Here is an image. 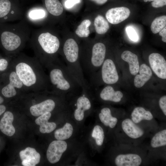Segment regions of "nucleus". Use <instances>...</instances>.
Wrapping results in <instances>:
<instances>
[{
  "instance_id": "nucleus-28",
  "label": "nucleus",
  "mask_w": 166,
  "mask_h": 166,
  "mask_svg": "<svg viewBox=\"0 0 166 166\" xmlns=\"http://www.w3.org/2000/svg\"><path fill=\"white\" fill-rule=\"evenodd\" d=\"M166 145V130L164 129L156 133L152 137L151 145L153 148L165 146Z\"/></svg>"
},
{
  "instance_id": "nucleus-17",
  "label": "nucleus",
  "mask_w": 166,
  "mask_h": 166,
  "mask_svg": "<svg viewBox=\"0 0 166 166\" xmlns=\"http://www.w3.org/2000/svg\"><path fill=\"white\" fill-rule=\"evenodd\" d=\"M115 162L117 166H139L142 163V159L136 154H120L116 157Z\"/></svg>"
},
{
  "instance_id": "nucleus-20",
  "label": "nucleus",
  "mask_w": 166,
  "mask_h": 166,
  "mask_svg": "<svg viewBox=\"0 0 166 166\" xmlns=\"http://www.w3.org/2000/svg\"><path fill=\"white\" fill-rule=\"evenodd\" d=\"M138 72L140 74L135 77L134 84L135 87L139 88L143 86L150 79L152 73L150 67L144 64L139 66Z\"/></svg>"
},
{
  "instance_id": "nucleus-34",
  "label": "nucleus",
  "mask_w": 166,
  "mask_h": 166,
  "mask_svg": "<svg viewBox=\"0 0 166 166\" xmlns=\"http://www.w3.org/2000/svg\"><path fill=\"white\" fill-rule=\"evenodd\" d=\"M160 107L164 114L166 115V96H164L161 97L159 101Z\"/></svg>"
},
{
  "instance_id": "nucleus-14",
  "label": "nucleus",
  "mask_w": 166,
  "mask_h": 166,
  "mask_svg": "<svg viewBox=\"0 0 166 166\" xmlns=\"http://www.w3.org/2000/svg\"><path fill=\"white\" fill-rule=\"evenodd\" d=\"M22 164L24 166H35L40 161L41 156L34 148L28 147L19 152Z\"/></svg>"
},
{
  "instance_id": "nucleus-15",
  "label": "nucleus",
  "mask_w": 166,
  "mask_h": 166,
  "mask_svg": "<svg viewBox=\"0 0 166 166\" xmlns=\"http://www.w3.org/2000/svg\"><path fill=\"white\" fill-rule=\"evenodd\" d=\"M47 15L46 11L43 8L35 7L25 13L24 18L28 22L39 25L47 18Z\"/></svg>"
},
{
  "instance_id": "nucleus-40",
  "label": "nucleus",
  "mask_w": 166,
  "mask_h": 166,
  "mask_svg": "<svg viewBox=\"0 0 166 166\" xmlns=\"http://www.w3.org/2000/svg\"><path fill=\"white\" fill-rule=\"evenodd\" d=\"M4 101V98L1 95H0V105L2 104Z\"/></svg>"
},
{
  "instance_id": "nucleus-2",
  "label": "nucleus",
  "mask_w": 166,
  "mask_h": 166,
  "mask_svg": "<svg viewBox=\"0 0 166 166\" xmlns=\"http://www.w3.org/2000/svg\"><path fill=\"white\" fill-rule=\"evenodd\" d=\"M32 31L24 17L15 23L0 22V47L6 56L12 58L21 52Z\"/></svg>"
},
{
  "instance_id": "nucleus-11",
  "label": "nucleus",
  "mask_w": 166,
  "mask_h": 166,
  "mask_svg": "<svg viewBox=\"0 0 166 166\" xmlns=\"http://www.w3.org/2000/svg\"><path fill=\"white\" fill-rule=\"evenodd\" d=\"M151 67L159 78L166 79V61L163 56L157 53L150 54L148 57Z\"/></svg>"
},
{
  "instance_id": "nucleus-25",
  "label": "nucleus",
  "mask_w": 166,
  "mask_h": 166,
  "mask_svg": "<svg viewBox=\"0 0 166 166\" xmlns=\"http://www.w3.org/2000/svg\"><path fill=\"white\" fill-rule=\"evenodd\" d=\"M45 4L47 11L52 16H59L63 12V6L58 0H45Z\"/></svg>"
},
{
  "instance_id": "nucleus-33",
  "label": "nucleus",
  "mask_w": 166,
  "mask_h": 166,
  "mask_svg": "<svg viewBox=\"0 0 166 166\" xmlns=\"http://www.w3.org/2000/svg\"><path fill=\"white\" fill-rule=\"evenodd\" d=\"M126 31L129 38L132 41L136 42L138 40V34L133 28L131 26H128L126 28Z\"/></svg>"
},
{
  "instance_id": "nucleus-3",
  "label": "nucleus",
  "mask_w": 166,
  "mask_h": 166,
  "mask_svg": "<svg viewBox=\"0 0 166 166\" xmlns=\"http://www.w3.org/2000/svg\"><path fill=\"white\" fill-rule=\"evenodd\" d=\"M43 67L47 71L49 91L53 93L63 95L74 93L80 88L66 65L57 59L47 63Z\"/></svg>"
},
{
  "instance_id": "nucleus-5",
  "label": "nucleus",
  "mask_w": 166,
  "mask_h": 166,
  "mask_svg": "<svg viewBox=\"0 0 166 166\" xmlns=\"http://www.w3.org/2000/svg\"><path fill=\"white\" fill-rule=\"evenodd\" d=\"M2 84L0 85L2 95L6 98H11L26 93L24 87L14 69L10 64L8 69L2 74Z\"/></svg>"
},
{
  "instance_id": "nucleus-39",
  "label": "nucleus",
  "mask_w": 166,
  "mask_h": 166,
  "mask_svg": "<svg viewBox=\"0 0 166 166\" xmlns=\"http://www.w3.org/2000/svg\"><path fill=\"white\" fill-rule=\"evenodd\" d=\"M6 109V107L5 105H0V116L5 112Z\"/></svg>"
},
{
  "instance_id": "nucleus-23",
  "label": "nucleus",
  "mask_w": 166,
  "mask_h": 166,
  "mask_svg": "<svg viewBox=\"0 0 166 166\" xmlns=\"http://www.w3.org/2000/svg\"><path fill=\"white\" fill-rule=\"evenodd\" d=\"M153 118L152 113L142 107L135 108L131 114V120L136 124L139 123L143 120H151Z\"/></svg>"
},
{
  "instance_id": "nucleus-24",
  "label": "nucleus",
  "mask_w": 166,
  "mask_h": 166,
  "mask_svg": "<svg viewBox=\"0 0 166 166\" xmlns=\"http://www.w3.org/2000/svg\"><path fill=\"white\" fill-rule=\"evenodd\" d=\"M99 117L101 121L106 126L113 128L116 126L117 122V119L113 117L111 114L110 109L105 107L101 109Z\"/></svg>"
},
{
  "instance_id": "nucleus-31",
  "label": "nucleus",
  "mask_w": 166,
  "mask_h": 166,
  "mask_svg": "<svg viewBox=\"0 0 166 166\" xmlns=\"http://www.w3.org/2000/svg\"><path fill=\"white\" fill-rule=\"evenodd\" d=\"M92 136L95 139L97 145H101L104 141V134L102 127L99 125L95 126L93 130Z\"/></svg>"
},
{
  "instance_id": "nucleus-21",
  "label": "nucleus",
  "mask_w": 166,
  "mask_h": 166,
  "mask_svg": "<svg viewBox=\"0 0 166 166\" xmlns=\"http://www.w3.org/2000/svg\"><path fill=\"white\" fill-rule=\"evenodd\" d=\"M99 96L104 101L117 102L121 101L123 94L120 91H115L112 86L107 85L101 91Z\"/></svg>"
},
{
  "instance_id": "nucleus-26",
  "label": "nucleus",
  "mask_w": 166,
  "mask_h": 166,
  "mask_svg": "<svg viewBox=\"0 0 166 166\" xmlns=\"http://www.w3.org/2000/svg\"><path fill=\"white\" fill-rule=\"evenodd\" d=\"M73 132V128L72 125L66 123L64 126L56 130L54 133V137L57 140H64L69 138Z\"/></svg>"
},
{
  "instance_id": "nucleus-37",
  "label": "nucleus",
  "mask_w": 166,
  "mask_h": 166,
  "mask_svg": "<svg viewBox=\"0 0 166 166\" xmlns=\"http://www.w3.org/2000/svg\"><path fill=\"white\" fill-rule=\"evenodd\" d=\"M159 34L162 37V40L166 42V26L164 28L159 32Z\"/></svg>"
},
{
  "instance_id": "nucleus-1",
  "label": "nucleus",
  "mask_w": 166,
  "mask_h": 166,
  "mask_svg": "<svg viewBox=\"0 0 166 166\" xmlns=\"http://www.w3.org/2000/svg\"><path fill=\"white\" fill-rule=\"evenodd\" d=\"M10 65L26 93L49 91L47 74L35 56L31 57L21 52L12 58Z\"/></svg>"
},
{
  "instance_id": "nucleus-13",
  "label": "nucleus",
  "mask_w": 166,
  "mask_h": 166,
  "mask_svg": "<svg viewBox=\"0 0 166 166\" xmlns=\"http://www.w3.org/2000/svg\"><path fill=\"white\" fill-rule=\"evenodd\" d=\"M130 14V11L128 8L121 6L109 9L106 12L105 17L110 23L117 24L128 18Z\"/></svg>"
},
{
  "instance_id": "nucleus-12",
  "label": "nucleus",
  "mask_w": 166,
  "mask_h": 166,
  "mask_svg": "<svg viewBox=\"0 0 166 166\" xmlns=\"http://www.w3.org/2000/svg\"><path fill=\"white\" fill-rule=\"evenodd\" d=\"M33 104L29 108L31 114L34 117H38L45 113L51 112L56 106V103L53 98H46L40 102L36 103L32 102Z\"/></svg>"
},
{
  "instance_id": "nucleus-10",
  "label": "nucleus",
  "mask_w": 166,
  "mask_h": 166,
  "mask_svg": "<svg viewBox=\"0 0 166 166\" xmlns=\"http://www.w3.org/2000/svg\"><path fill=\"white\" fill-rule=\"evenodd\" d=\"M67 146L66 142L63 140H58L51 142L46 152L47 158L51 164L58 162L66 150Z\"/></svg>"
},
{
  "instance_id": "nucleus-9",
  "label": "nucleus",
  "mask_w": 166,
  "mask_h": 166,
  "mask_svg": "<svg viewBox=\"0 0 166 166\" xmlns=\"http://www.w3.org/2000/svg\"><path fill=\"white\" fill-rule=\"evenodd\" d=\"M90 91L81 90V94L77 98L74 104L75 109L74 117L77 121L82 120L84 117L85 112L91 109V103L88 96Z\"/></svg>"
},
{
  "instance_id": "nucleus-27",
  "label": "nucleus",
  "mask_w": 166,
  "mask_h": 166,
  "mask_svg": "<svg viewBox=\"0 0 166 166\" xmlns=\"http://www.w3.org/2000/svg\"><path fill=\"white\" fill-rule=\"evenodd\" d=\"M94 25L96 32L100 34L105 33L109 28L108 22L102 16L100 15H98L95 18Z\"/></svg>"
},
{
  "instance_id": "nucleus-19",
  "label": "nucleus",
  "mask_w": 166,
  "mask_h": 166,
  "mask_svg": "<svg viewBox=\"0 0 166 166\" xmlns=\"http://www.w3.org/2000/svg\"><path fill=\"white\" fill-rule=\"evenodd\" d=\"M50 112H48L38 116L35 121V123L40 125V131L43 133H49L53 131L56 127V124L53 122H49L51 117Z\"/></svg>"
},
{
  "instance_id": "nucleus-29",
  "label": "nucleus",
  "mask_w": 166,
  "mask_h": 166,
  "mask_svg": "<svg viewBox=\"0 0 166 166\" xmlns=\"http://www.w3.org/2000/svg\"><path fill=\"white\" fill-rule=\"evenodd\" d=\"M166 25V16L163 15L155 18L151 26V30L152 33L156 34L159 33Z\"/></svg>"
},
{
  "instance_id": "nucleus-16",
  "label": "nucleus",
  "mask_w": 166,
  "mask_h": 166,
  "mask_svg": "<svg viewBox=\"0 0 166 166\" xmlns=\"http://www.w3.org/2000/svg\"><path fill=\"white\" fill-rule=\"evenodd\" d=\"M121 127L125 133L132 139L140 137L144 134L143 130L130 119L124 120L121 123Z\"/></svg>"
},
{
  "instance_id": "nucleus-35",
  "label": "nucleus",
  "mask_w": 166,
  "mask_h": 166,
  "mask_svg": "<svg viewBox=\"0 0 166 166\" xmlns=\"http://www.w3.org/2000/svg\"><path fill=\"white\" fill-rule=\"evenodd\" d=\"M152 6L156 8L160 7L166 5V0H155L151 3Z\"/></svg>"
},
{
  "instance_id": "nucleus-38",
  "label": "nucleus",
  "mask_w": 166,
  "mask_h": 166,
  "mask_svg": "<svg viewBox=\"0 0 166 166\" xmlns=\"http://www.w3.org/2000/svg\"><path fill=\"white\" fill-rule=\"evenodd\" d=\"M98 5H102L106 3L108 0H91Z\"/></svg>"
},
{
  "instance_id": "nucleus-6",
  "label": "nucleus",
  "mask_w": 166,
  "mask_h": 166,
  "mask_svg": "<svg viewBox=\"0 0 166 166\" xmlns=\"http://www.w3.org/2000/svg\"><path fill=\"white\" fill-rule=\"evenodd\" d=\"M106 52V47L103 43L98 42L93 45L89 57L82 61L81 64L83 71L90 76L95 73L104 62Z\"/></svg>"
},
{
  "instance_id": "nucleus-41",
  "label": "nucleus",
  "mask_w": 166,
  "mask_h": 166,
  "mask_svg": "<svg viewBox=\"0 0 166 166\" xmlns=\"http://www.w3.org/2000/svg\"><path fill=\"white\" fill-rule=\"evenodd\" d=\"M155 0H144V1L145 2H147L148 1L151 2V1H153Z\"/></svg>"
},
{
  "instance_id": "nucleus-32",
  "label": "nucleus",
  "mask_w": 166,
  "mask_h": 166,
  "mask_svg": "<svg viewBox=\"0 0 166 166\" xmlns=\"http://www.w3.org/2000/svg\"><path fill=\"white\" fill-rule=\"evenodd\" d=\"M12 59L7 56L2 57L0 56V72H4L8 69Z\"/></svg>"
},
{
  "instance_id": "nucleus-30",
  "label": "nucleus",
  "mask_w": 166,
  "mask_h": 166,
  "mask_svg": "<svg viewBox=\"0 0 166 166\" xmlns=\"http://www.w3.org/2000/svg\"><path fill=\"white\" fill-rule=\"evenodd\" d=\"M91 23V21L89 19L83 20L76 29L75 31L76 34L81 38L88 37L90 34L89 26Z\"/></svg>"
},
{
  "instance_id": "nucleus-22",
  "label": "nucleus",
  "mask_w": 166,
  "mask_h": 166,
  "mask_svg": "<svg viewBox=\"0 0 166 166\" xmlns=\"http://www.w3.org/2000/svg\"><path fill=\"white\" fill-rule=\"evenodd\" d=\"M121 58L128 63L130 73L133 75H136L138 72L139 68L137 56L129 51L126 50L121 54Z\"/></svg>"
},
{
  "instance_id": "nucleus-36",
  "label": "nucleus",
  "mask_w": 166,
  "mask_h": 166,
  "mask_svg": "<svg viewBox=\"0 0 166 166\" xmlns=\"http://www.w3.org/2000/svg\"><path fill=\"white\" fill-rule=\"evenodd\" d=\"M80 0H67L65 3V8L69 9L73 7L75 5L79 3Z\"/></svg>"
},
{
  "instance_id": "nucleus-8",
  "label": "nucleus",
  "mask_w": 166,
  "mask_h": 166,
  "mask_svg": "<svg viewBox=\"0 0 166 166\" xmlns=\"http://www.w3.org/2000/svg\"><path fill=\"white\" fill-rule=\"evenodd\" d=\"M101 66L100 76L101 81L108 85L116 83L118 80L119 77L113 61L110 59H107L104 60Z\"/></svg>"
},
{
  "instance_id": "nucleus-7",
  "label": "nucleus",
  "mask_w": 166,
  "mask_h": 166,
  "mask_svg": "<svg viewBox=\"0 0 166 166\" xmlns=\"http://www.w3.org/2000/svg\"><path fill=\"white\" fill-rule=\"evenodd\" d=\"M24 15L23 11L14 6L10 0H0V22L20 21L24 18Z\"/></svg>"
},
{
  "instance_id": "nucleus-18",
  "label": "nucleus",
  "mask_w": 166,
  "mask_h": 166,
  "mask_svg": "<svg viewBox=\"0 0 166 166\" xmlns=\"http://www.w3.org/2000/svg\"><path fill=\"white\" fill-rule=\"evenodd\" d=\"M13 113L10 111L5 112L0 121V129L2 133L9 136L14 134L15 130L12 124L14 120Z\"/></svg>"
},
{
  "instance_id": "nucleus-4",
  "label": "nucleus",
  "mask_w": 166,
  "mask_h": 166,
  "mask_svg": "<svg viewBox=\"0 0 166 166\" xmlns=\"http://www.w3.org/2000/svg\"><path fill=\"white\" fill-rule=\"evenodd\" d=\"M28 42L36 57L43 66L56 59L60 42L58 38L51 33L38 29L32 31Z\"/></svg>"
}]
</instances>
